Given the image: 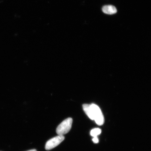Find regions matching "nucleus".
Segmentation results:
<instances>
[{
    "label": "nucleus",
    "mask_w": 151,
    "mask_h": 151,
    "mask_svg": "<svg viewBox=\"0 0 151 151\" xmlns=\"http://www.w3.org/2000/svg\"><path fill=\"white\" fill-rule=\"evenodd\" d=\"M90 117L94 120L98 125H102L104 122V119L101 109L97 105L92 104L90 105Z\"/></svg>",
    "instance_id": "f257e3e1"
},
{
    "label": "nucleus",
    "mask_w": 151,
    "mask_h": 151,
    "mask_svg": "<svg viewBox=\"0 0 151 151\" xmlns=\"http://www.w3.org/2000/svg\"><path fill=\"white\" fill-rule=\"evenodd\" d=\"M73 122V119L71 118L64 120L57 128V134L58 135H63L68 133L71 129Z\"/></svg>",
    "instance_id": "f03ea898"
},
{
    "label": "nucleus",
    "mask_w": 151,
    "mask_h": 151,
    "mask_svg": "<svg viewBox=\"0 0 151 151\" xmlns=\"http://www.w3.org/2000/svg\"><path fill=\"white\" fill-rule=\"evenodd\" d=\"M65 137L63 135H58L49 140L45 145V149L50 150L55 148L60 145L64 139Z\"/></svg>",
    "instance_id": "7ed1b4c3"
},
{
    "label": "nucleus",
    "mask_w": 151,
    "mask_h": 151,
    "mask_svg": "<svg viewBox=\"0 0 151 151\" xmlns=\"http://www.w3.org/2000/svg\"><path fill=\"white\" fill-rule=\"evenodd\" d=\"M102 10L104 13L108 14H116L117 11L116 7L112 5H105L103 7Z\"/></svg>",
    "instance_id": "20e7f679"
},
{
    "label": "nucleus",
    "mask_w": 151,
    "mask_h": 151,
    "mask_svg": "<svg viewBox=\"0 0 151 151\" xmlns=\"http://www.w3.org/2000/svg\"><path fill=\"white\" fill-rule=\"evenodd\" d=\"M101 131L100 128H95L92 129L90 132V134L93 137H97L98 136L101 134Z\"/></svg>",
    "instance_id": "39448f33"
},
{
    "label": "nucleus",
    "mask_w": 151,
    "mask_h": 151,
    "mask_svg": "<svg viewBox=\"0 0 151 151\" xmlns=\"http://www.w3.org/2000/svg\"><path fill=\"white\" fill-rule=\"evenodd\" d=\"M92 141L95 143H97L99 142V139H98L97 137H93L92 139Z\"/></svg>",
    "instance_id": "423d86ee"
},
{
    "label": "nucleus",
    "mask_w": 151,
    "mask_h": 151,
    "mask_svg": "<svg viewBox=\"0 0 151 151\" xmlns=\"http://www.w3.org/2000/svg\"><path fill=\"white\" fill-rule=\"evenodd\" d=\"M27 151H37V150H35V149H33V150H30Z\"/></svg>",
    "instance_id": "0eeeda50"
}]
</instances>
